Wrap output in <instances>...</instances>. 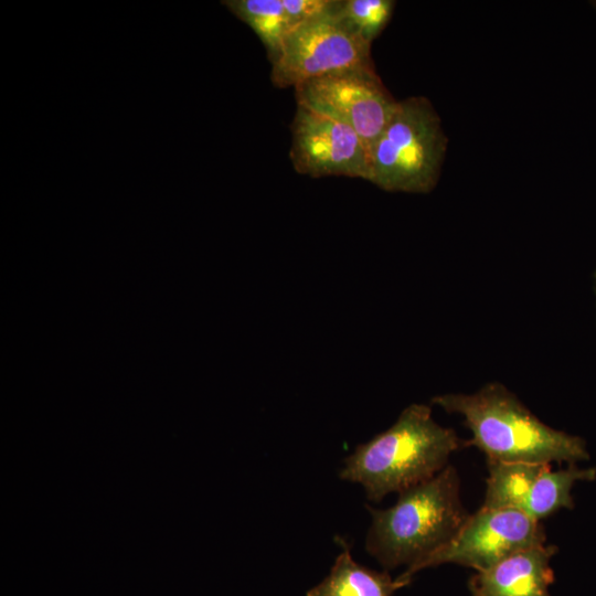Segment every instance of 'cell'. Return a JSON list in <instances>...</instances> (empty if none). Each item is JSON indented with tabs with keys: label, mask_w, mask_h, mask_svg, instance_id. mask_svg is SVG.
Masks as SVG:
<instances>
[{
	"label": "cell",
	"mask_w": 596,
	"mask_h": 596,
	"mask_svg": "<svg viewBox=\"0 0 596 596\" xmlns=\"http://www.w3.org/2000/svg\"><path fill=\"white\" fill-rule=\"evenodd\" d=\"M596 289V288H595Z\"/></svg>",
	"instance_id": "obj_16"
},
{
	"label": "cell",
	"mask_w": 596,
	"mask_h": 596,
	"mask_svg": "<svg viewBox=\"0 0 596 596\" xmlns=\"http://www.w3.org/2000/svg\"><path fill=\"white\" fill-rule=\"evenodd\" d=\"M394 8L393 0H344L338 15L352 32L371 44L390 22Z\"/></svg>",
	"instance_id": "obj_14"
},
{
	"label": "cell",
	"mask_w": 596,
	"mask_h": 596,
	"mask_svg": "<svg viewBox=\"0 0 596 596\" xmlns=\"http://www.w3.org/2000/svg\"><path fill=\"white\" fill-rule=\"evenodd\" d=\"M466 446L453 428L434 421L428 405L411 404L390 428L359 445L339 476L360 483L370 501L380 502L432 479Z\"/></svg>",
	"instance_id": "obj_2"
},
{
	"label": "cell",
	"mask_w": 596,
	"mask_h": 596,
	"mask_svg": "<svg viewBox=\"0 0 596 596\" xmlns=\"http://www.w3.org/2000/svg\"><path fill=\"white\" fill-rule=\"evenodd\" d=\"M432 403L462 417L471 433L467 445L487 460L570 465L588 459L581 437L543 423L501 383H487L470 394L437 395Z\"/></svg>",
	"instance_id": "obj_1"
},
{
	"label": "cell",
	"mask_w": 596,
	"mask_h": 596,
	"mask_svg": "<svg viewBox=\"0 0 596 596\" xmlns=\"http://www.w3.org/2000/svg\"><path fill=\"white\" fill-rule=\"evenodd\" d=\"M372 522L365 550L385 570L413 566L448 543L469 513L460 498V480L447 465L432 479L398 493L387 509L365 507Z\"/></svg>",
	"instance_id": "obj_3"
},
{
	"label": "cell",
	"mask_w": 596,
	"mask_h": 596,
	"mask_svg": "<svg viewBox=\"0 0 596 596\" xmlns=\"http://www.w3.org/2000/svg\"><path fill=\"white\" fill-rule=\"evenodd\" d=\"M221 3L246 23L264 44L270 63L277 57L283 41L295 26L281 0H224Z\"/></svg>",
	"instance_id": "obj_13"
},
{
	"label": "cell",
	"mask_w": 596,
	"mask_h": 596,
	"mask_svg": "<svg viewBox=\"0 0 596 596\" xmlns=\"http://www.w3.org/2000/svg\"><path fill=\"white\" fill-rule=\"evenodd\" d=\"M340 541L343 550L330 573L306 596H393L397 589L411 583L401 577L393 579L387 572H377L356 563L350 546Z\"/></svg>",
	"instance_id": "obj_10"
},
{
	"label": "cell",
	"mask_w": 596,
	"mask_h": 596,
	"mask_svg": "<svg viewBox=\"0 0 596 596\" xmlns=\"http://www.w3.org/2000/svg\"><path fill=\"white\" fill-rule=\"evenodd\" d=\"M338 10L288 32L272 63L270 79L276 87L295 88L330 73L373 65L371 44L344 24Z\"/></svg>",
	"instance_id": "obj_5"
},
{
	"label": "cell",
	"mask_w": 596,
	"mask_h": 596,
	"mask_svg": "<svg viewBox=\"0 0 596 596\" xmlns=\"http://www.w3.org/2000/svg\"><path fill=\"white\" fill-rule=\"evenodd\" d=\"M595 478V468H578L575 464H570L566 468L552 470L549 465L535 480L521 510L532 519L541 521L561 509H572L574 485Z\"/></svg>",
	"instance_id": "obj_12"
},
{
	"label": "cell",
	"mask_w": 596,
	"mask_h": 596,
	"mask_svg": "<svg viewBox=\"0 0 596 596\" xmlns=\"http://www.w3.org/2000/svg\"><path fill=\"white\" fill-rule=\"evenodd\" d=\"M290 128L289 157L298 173L369 181V148L351 127L297 105Z\"/></svg>",
	"instance_id": "obj_8"
},
{
	"label": "cell",
	"mask_w": 596,
	"mask_h": 596,
	"mask_svg": "<svg viewBox=\"0 0 596 596\" xmlns=\"http://www.w3.org/2000/svg\"><path fill=\"white\" fill-rule=\"evenodd\" d=\"M447 142L441 120L426 97L397 100L369 148V181L390 192L428 193L438 182Z\"/></svg>",
	"instance_id": "obj_4"
},
{
	"label": "cell",
	"mask_w": 596,
	"mask_h": 596,
	"mask_svg": "<svg viewBox=\"0 0 596 596\" xmlns=\"http://www.w3.org/2000/svg\"><path fill=\"white\" fill-rule=\"evenodd\" d=\"M488 477L482 509H520L549 464L487 460Z\"/></svg>",
	"instance_id": "obj_11"
},
{
	"label": "cell",
	"mask_w": 596,
	"mask_h": 596,
	"mask_svg": "<svg viewBox=\"0 0 596 596\" xmlns=\"http://www.w3.org/2000/svg\"><path fill=\"white\" fill-rule=\"evenodd\" d=\"M545 538L541 522L520 509L480 508L448 543L398 577L412 582L417 572L446 563L485 572L521 550L544 544Z\"/></svg>",
	"instance_id": "obj_6"
},
{
	"label": "cell",
	"mask_w": 596,
	"mask_h": 596,
	"mask_svg": "<svg viewBox=\"0 0 596 596\" xmlns=\"http://www.w3.org/2000/svg\"><path fill=\"white\" fill-rule=\"evenodd\" d=\"M283 4L291 18L295 26L334 12L339 9L341 0H281Z\"/></svg>",
	"instance_id": "obj_15"
},
{
	"label": "cell",
	"mask_w": 596,
	"mask_h": 596,
	"mask_svg": "<svg viewBox=\"0 0 596 596\" xmlns=\"http://www.w3.org/2000/svg\"><path fill=\"white\" fill-rule=\"evenodd\" d=\"M555 545L521 550L485 572H476L468 587L472 596H551L554 573L550 566Z\"/></svg>",
	"instance_id": "obj_9"
},
{
	"label": "cell",
	"mask_w": 596,
	"mask_h": 596,
	"mask_svg": "<svg viewBox=\"0 0 596 596\" xmlns=\"http://www.w3.org/2000/svg\"><path fill=\"white\" fill-rule=\"evenodd\" d=\"M297 105L351 127L368 148L382 132L397 100L374 65L330 73L295 87Z\"/></svg>",
	"instance_id": "obj_7"
}]
</instances>
